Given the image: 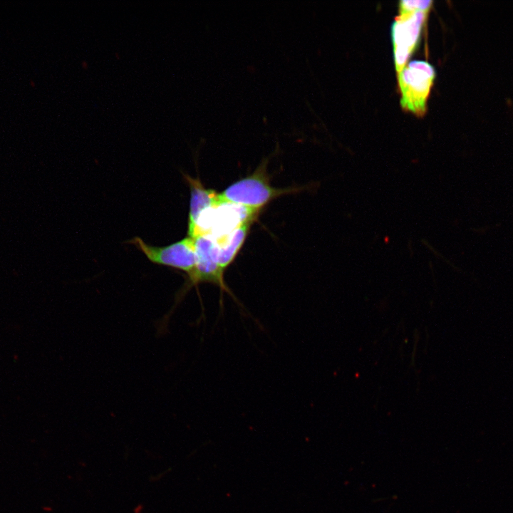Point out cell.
I'll use <instances>...</instances> for the list:
<instances>
[{"label": "cell", "mask_w": 513, "mask_h": 513, "mask_svg": "<svg viewBox=\"0 0 513 513\" xmlns=\"http://www.w3.org/2000/svg\"><path fill=\"white\" fill-rule=\"evenodd\" d=\"M291 192L271 187L262 171L242 178L218 194L221 204H229L259 211L274 198Z\"/></svg>", "instance_id": "cell-1"}, {"label": "cell", "mask_w": 513, "mask_h": 513, "mask_svg": "<svg viewBox=\"0 0 513 513\" xmlns=\"http://www.w3.org/2000/svg\"><path fill=\"white\" fill-rule=\"evenodd\" d=\"M435 76L434 68L426 61H413L406 65L398 73L402 108L423 115Z\"/></svg>", "instance_id": "cell-2"}, {"label": "cell", "mask_w": 513, "mask_h": 513, "mask_svg": "<svg viewBox=\"0 0 513 513\" xmlns=\"http://www.w3.org/2000/svg\"><path fill=\"white\" fill-rule=\"evenodd\" d=\"M428 10L400 12L392 26L394 61L399 73L415 49Z\"/></svg>", "instance_id": "cell-3"}, {"label": "cell", "mask_w": 513, "mask_h": 513, "mask_svg": "<svg viewBox=\"0 0 513 513\" xmlns=\"http://www.w3.org/2000/svg\"><path fill=\"white\" fill-rule=\"evenodd\" d=\"M131 242L152 263L184 271L189 278L192 276L196 267L193 238L187 236L165 247L151 246L140 237H135Z\"/></svg>", "instance_id": "cell-4"}, {"label": "cell", "mask_w": 513, "mask_h": 513, "mask_svg": "<svg viewBox=\"0 0 513 513\" xmlns=\"http://www.w3.org/2000/svg\"><path fill=\"white\" fill-rule=\"evenodd\" d=\"M196 267L190 281L192 285L209 282L219 286L222 291L233 296L224 281V271L219 265V244L207 234H200L194 238Z\"/></svg>", "instance_id": "cell-5"}, {"label": "cell", "mask_w": 513, "mask_h": 513, "mask_svg": "<svg viewBox=\"0 0 513 513\" xmlns=\"http://www.w3.org/2000/svg\"><path fill=\"white\" fill-rule=\"evenodd\" d=\"M185 178L190 188L187 236L193 238L201 216L205 211L216 208L221 205V203L218 194L212 190L205 188L198 179H193L187 175Z\"/></svg>", "instance_id": "cell-6"}, {"label": "cell", "mask_w": 513, "mask_h": 513, "mask_svg": "<svg viewBox=\"0 0 513 513\" xmlns=\"http://www.w3.org/2000/svg\"><path fill=\"white\" fill-rule=\"evenodd\" d=\"M252 220L242 223L232 232L222 245L219 244L218 261L222 271L232 262L249 233Z\"/></svg>", "instance_id": "cell-7"}, {"label": "cell", "mask_w": 513, "mask_h": 513, "mask_svg": "<svg viewBox=\"0 0 513 513\" xmlns=\"http://www.w3.org/2000/svg\"><path fill=\"white\" fill-rule=\"evenodd\" d=\"M432 1H401L399 3V13L414 10H429Z\"/></svg>", "instance_id": "cell-8"}]
</instances>
